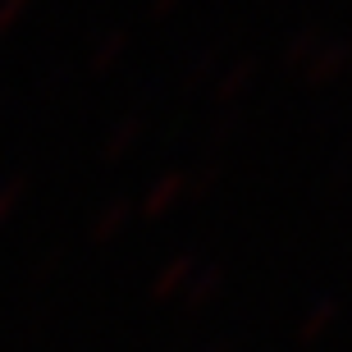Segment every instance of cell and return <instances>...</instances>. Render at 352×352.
I'll return each instance as SVG.
<instances>
[{
    "label": "cell",
    "instance_id": "1",
    "mask_svg": "<svg viewBox=\"0 0 352 352\" xmlns=\"http://www.w3.org/2000/svg\"><path fill=\"white\" fill-rule=\"evenodd\" d=\"M352 65V41H320L316 46V55L307 60V82H316V87H325V82H334L343 74V69Z\"/></svg>",
    "mask_w": 352,
    "mask_h": 352
},
{
    "label": "cell",
    "instance_id": "2",
    "mask_svg": "<svg viewBox=\"0 0 352 352\" xmlns=\"http://www.w3.org/2000/svg\"><path fill=\"white\" fill-rule=\"evenodd\" d=\"M252 78H256V60H238V65H229L220 74V82H215V101H238V96L252 87Z\"/></svg>",
    "mask_w": 352,
    "mask_h": 352
},
{
    "label": "cell",
    "instance_id": "3",
    "mask_svg": "<svg viewBox=\"0 0 352 352\" xmlns=\"http://www.w3.org/2000/svg\"><path fill=\"white\" fill-rule=\"evenodd\" d=\"M316 46H320V32H316V28H302V32H293V37H288V46H284V65L307 69V60L316 55Z\"/></svg>",
    "mask_w": 352,
    "mask_h": 352
},
{
    "label": "cell",
    "instance_id": "4",
    "mask_svg": "<svg viewBox=\"0 0 352 352\" xmlns=\"http://www.w3.org/2000/svg\"><path fill=\"white\" fill-rule=\"evenodd\" d=\"M124 51H129V32H124V28L105 32V41L96 46V55H91V69H96V74L115 69V60H124Z\"/></svg>",
    "mask_w": 352,
    "mask_h": 352
},
{
    "label": "cell",
    "instance_id": "5",
    "mask_svg": "<svg viewBox=\"0 0 352 352\" xmlns=\"http://www.w3.org/2000/svg\"><path fill=\"white\" fill-rule=\"evenodd\" d=\"M138 133H142V115H129V119H124V124H119L115 133H110V142H105V151H110V156H119V151H129V142L138 138Z\"/></svg>",
    "mask_w": 352,
    "mask_h": 352
},
{
    "label": "cell",
    "instance_id": "6",
    "mask_svg": "<svg viewBox=\"0 0 352 352\" xmlns=\"http://www.w3.org/2000/svg\"><path fill=\"white\" fill-rule=\"evenodd\" d=\"M28 5H32V0H0V41L14 32V23L28 14Z\"/></svg>",
    "mask_w": 352,
    "mask_h": 352
},
{
    "label": "cell",
    "instance_id": "7",
    "mask_svg": "<svg viewBox=\"0 0 352 352\" xmlns=\"http://www.w3.org/2000/svg\"><path fill=\"white\" fill-rule=\"evenodd\" d=\"M179 10V0H151V14H156V19H165V14H174Z\"/></svg>",
    "mask_w": 352,
    "mask_h": 352
}]
</instances>
